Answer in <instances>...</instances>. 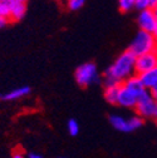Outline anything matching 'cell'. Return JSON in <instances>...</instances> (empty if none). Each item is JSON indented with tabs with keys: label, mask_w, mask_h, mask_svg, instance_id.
I'll return each mask as SVG.
<instances>
[{
	"label": "cell",
	"mask_w": 157,
	"mask_h": 158,
	"mask_svg": "<svg viewBox=\"0 0 157 158\" xmlns=\"http://www.w3.org/2000/svg\"><path fill=\"white\" fill-rule=\"evenodd\" d=\"M137 103H138V97H137L132 90H129L127 87H125L123 84L120 88V93H118V101H117V106L123 107V108H128V109H134Z\"/></svg>",
	"instance_id": "cell-8"
},
{
	"label": "cell",
	"mask_w": 157,
	"mask_h": 158,
	"mask_svg": "<svg viewBox=\"0 0 157 158\" xmlns=\"http://www.w3.org/2000/svg\"><path fill=\"white\" fill-rule=\"evenodd\" d=\"M30 93V88L29 87H20V88H16L13 89L10 92H6L4 94L0 95V99L5 101V102H10V101H16V99H20V98L28 95Z\"/></svg>",
	"instance_id": "cell-9"
},
{
	"label": "cell",
	"mask_w": 157,
	"mask_h": 158,
	"mask_svg": "<svg viewBox=\"0 0 157 158\" xmlns=\"http://www.w3.org/2000/svg\"><path fill=\"white\" fill-rule=\"evenodd\" d=\"M27 13V4L14 0L11 4V14H10V22H19L25 16Z\"/></svg>",
	"instance_id": "cell-12"
},
{
	"label": "cell",
	"mask_w": 157,
	"mask_h": 158,
	"mask_svg": "<svg viewBox=\"0 0 157 158\" xmlns=\"http://www.w3.org/2000/svg\"><path fill=\"white\" fill-rule=\"evenodd\" d=\"M121 85H116V87H106L104 88V99L109 104H116L118 101V93H120Z\"/></svg>",
	"instance_id": "cell-13"
},
{
	"label": "cell",
	"mask_w": 157,
	"mask_h": 158,
	"mask_svg": "<svg viewBox=\"0 0 157 158\" xmlns=\"http://www.w3.org/2000/svg\"><path fill=\"white\" fill-rule=\"evenodd\" d=\"M138 11H142V10H147V9H151V5H150V0H136V6H134Z\"/></svg>",
	"instance_id": "cell-18"
},
{
	"label": "cell",
	"mask_w": 157,
	"mask_h": 158,
	"mask_svg": "<svg viewBox=\"0 0 157 158\" xmlns=\"http://www.w3.org/2000/svg\"><path fill=\"white\" fill-rule=\"evenodd\" d=\"M156 123H157V121H156Z\"/></svg>",
	"instance_id": "cell-30"
},
{
	"label": "cell",
	"mask_w": 157,
	"mask_h": 158,
	"mask_svg": "<svg viewBox=\"0 0 157 158\" xmlns=\"http://www.w3.org/2000/svg\"><path fill=\"white\" fill-rule=\"evenodd\" d=\"M123 85L125 87H127L129 90H132L137 97H141L147 89L143 87V84L141 83V81H140V78H138V75H133L132 78H129V79H127V81L123 83Z\"/></svg>",
	"instance_id": "cell-11"
},
{
	"label": "cell",
	"mask_w": 157,
	"mask_h": 158,
	"mask_svg": "<svg viewBox=\"0 0 157 158\" xmlns=\"http://www.w3.org/2000/svg\"><path fill=\"white\" fill-rule=\"evenodd\" d=\"M86 3V0H67V9L70 11H75V10H79Z\"/></svg>",
	"instance_id": "cell-16"
},
{
	"label": "cell",
	"mask_w": 157,
	"mask_h": 158,
	"mask_svg": "<svg viewBox=\"0 0 157 158\" xmlns=\"http://www.w3.org/2000/svg\"><path fill=\"white\" fill-rule=\"evenodd\" d=\"M58 158H64V157H58Z\"/></svg>",
	"instance_id": "cell-29"
},
{
	"label": "cell",
	"mask_w": 157,
	"mask_h": 158,
	"mask_svg": "<svg viewBox=\"0 0 157 158\" xmlns=\"http://www.w3.org/2000/svg\"><path fill=\"white\" fill-rule=\"evenodd\" d=\"M157 101L152 97L150 90H146L140 98L134 110L136 115H138L143 119H153L155 118V109H156Z\"/></svg>",
	"instance_id": "cell-5"
},
{
	"label": "cell",
	"mask_w": 157,
	"mask_h": 158,
	"mask_svg": "<svg viewBox=\"0 0 157 158\" xmlns=\"http://www.w3.org/2000/svg\"><path fill=\"white\" fill-rule=\"evenodd\" d=\"M54 2H57V3H62L63 0H54Z\"/></svg>",
	"instance_id": "cell-28"
},
{
	"label": "cell",
	"mask_w": 157,
	"mask_h": 158,
	"mask_svg": "<svg viewBox=\"0 0 157 158\" xmlns=\"http://www.w3.org/2000/svg\"><path fill=\"white\" fill-rule=\"evenodd\" d=\"M153 36H155V40H156V44H157V29H156V31L153 33Z\"/></svg>",
	"instance_id": "cell-25"
},
{
	"label": "cell",
	"mask_w": 157,
	"mask_h": 158,
	"mask_svg": "<svg viewBox=\"0 0 157 158\" xmlns=\"http://www.w3.org/2000/svg\"><path fill=\"white\" fill-rule=\"evenodd\" d=\"M118 6L122 13H127L136 6V0H118Z\"/></svg>",
	"instance_id": "cell-15"
},
{
	"label": "cell",
	"mask_w": 157,
	"mask_h": 158,
	"mask_svg": "<svg viewBox=\"0 0 157 158\" xmlns=\"http://www.w3.org/2000/svg\"><path fill=\"white\" fill-rule=\"evenodd\" d=\"M67 129L72 137H75L78 133H79V124H78V122L75 119H69L67 123Z\"/></svg>",
	"instance_id": "cell-17"
},
{
	"label": "cell",
	"mask_w": 157,
	"mask_h": 158,
	"mask_svg": "<svg viewBox=\"0 0 157 158\" xmlns=\"http://www.w3.org/2000/svg\"><path fill=\"white\" fill-rule=\"evenodd\" d=\"M137 24L140 27V30L153 34L157 29V19L153 9L140 11L138 15H137Z\"/></svg>",
	"instance_id": "cell-6"
},
{
	"label": "cell",
	"mask_w": 157,
	"mask_h": 158,
	"mask_svg": "<svg viewBox=\"0 0 157 158\" xmlns=\"http://www.w3.org/2000/svg\"><path fill=\"white\" fill-rule=\"evenodd\" d=\"M153 68H157V50L140 56H136V74H142Z\"/></svg>",
	"instance_id": "cell-7"
},
{
	"label": "cell",
	"mask_w": 157,
	"mask_h": 158,
	"mask_svg": "<svg viewBox=\"0 0 157 158\" xmlns=\"http://www.w3.org/2000/svg\"><path fill=\"white\" fill-rule=\"evenodd\" d=\"M128 50L134 56H140V55H143V54H147L151 52H156L157 44H156L153 34L140 30L133 38V40L131 42Z\"/></svg>",
	"instance_id": "cell-2"
},
{
	"label": "cell",
	"mask_w": 157,
	"mask_h": 158,
	"mask_svg": "<svg viewBox=\"0 0 157 158\" xmlns=\"http://www.w3.org/2000/svg\"><path fill=\"white\" fill-rule=\"evenodd\" d=\"M74 77H75V82L81 87H88L93 83L101 82V77L100 73H98L97 65L92 62L84 63L78 67L74 72Z\"/></svg>",
	"instance_id": "cell-3"
},
{
	"label": "cell",
	"mask_w": 157,
	"mask_h": 158,
	"mask_svg": "<svg viewBox=\"0 0 157 158\" xmlns=\"http://www.w3.org/2000/svg\"><path fill=\"white\" fill-rule=\"evenodd\" d=\"M28 158H43V156L40 153H36V152H30L28 154Z\"/></svg>",
	"instance_id": "cell-20"
},
{
	"label": "cell",
	"mask_w": 157,
	"mask_h": 158,
	"mask_svg": "<svg viewBox=\"0 0 157 158\" xmlns=\"http://www.w3.org/2000/svg\"><path fill=\"white\" fill-rule=\"evenodd\" d=\"M16 2H20V3H25V4H27L28 0H16Z\"/></svg>",
	"instance_id": "cell-27"
},
{
	"label": "cell",
	"mask_w": 157,
	"mask_h": 158,
	"mask_svg": "<svg viewBox=\"0 0 157 158\" xmlns=\"http://www.w3.org/2000/svg\"><path fill=\"white\" fill-rule=\"evenodd\" d=\"M133 75H136V56L127 49L107 68L103 75V83L104 87L122 85Z\"/></svg>",
	"instance_id": "cell-1"
},
{
	"label": "cell",
	"mask_w": 157,
	"mask_h": 158,
	"mask_svg": "<svg viewBox=\"0 0 157 158\" xmlns=\"http://www.w3.org/2000/svg\"><path fill=\"white\" fill-rule=\"evenodd\" d=\"M153 11H155V15H156V19H157V6L153 9Z\"/></svg>",
	"instance_id": "cell-26"
},
{
	"label": "cell",
	"mask_w": 157,
	"mask_h": 158,
	"mask_svg": "<svg viewBox=\"0 0 157 158\" xmlns=\"http://www.w3.org/2000/svg\"><path fill=\"white\" fill-rule=\"evenodd\" d=\"M11 158H25V157H24V154L20 153V152H15V153H13Z\"/></svg>",
	"instance_id": "cell-22"
},
{
	"label": "cell",
	"mask_w": 157,
	"mask_h": 158,
	"mask_svg": "<svg viewBox=\"0 0 157 158\" xmlns=\"http://www.w3.org/2000/svg\"><path fill=\"white\" fill-rule=\"evenodd\" d=\"M150 92H151L152 97H153V98H155V99L157 101V84H156V85H155V87H153V88H152V89H151Z\"/></svg>",
	"instance_id": "cell-21"
},
{
	"label": "cell",
	"mask_w": 157,
	"mask_h": 158,
	"mask_svg": "<svg viewBox=\"0 0 157 158\" xmlns=\"http://www.w3.org/2000/svg\"><path fill=\"white\" fill-rule=\"evenodd\" d=\"M155 121H157V104H156V109H155V118H153Z\"/></svg>",
	"instance_id": "cell-24"
},
{
	"label": "cell",
	"mask_w": 157,
	"mask_h": 158,
	"mask_svg": "<svg viewBox=\"0 0 157 158\" xmlns=\"http://www.w3.org/2000/svg\"><path fill=\"white\" fill-rule=\"evenodd\" d=\"M109 122H111V126L118 132L131 133L143 126V118H141L138 115H133L131 118H125L118 114H112L109 117Z\"/></svg>",
	"instance_id": "cell-4"
},
{
	"label": "cell",
	"mask_w": 157,
	"mask_h": 158,
	"mask_svg": "<svg viewBox=\"0 0 157 158\" xmlns=\"http://www.w3.org/2000/svg\"><path fill=\"white\" fill-rule=\"evenodd\" d=\"M150 5H151V9H155L157 6V0H150Z\"/></svg>",
	"instance_id": "cell-23"
},
{
	"label": "cell",
	"mask_w": 157,
	"mask_h": 158,
	"mask_svg": "<svg viewBox=\"0 0 157 158\" xmlns=\"http://www.w3.org/2000/svg\"><path fill=\"white\" fill-rule=\"evenodd\" d=\"M10 20H9V19H6V18H3V16H0V29H2V28H4L8 23H9Z\"/></svg>",
	"instance_id": "cell-19"
},
{
	"label": "cell",
	"mask_w": 157,
	"mask_h": 158,
	"mask_svg": "<svg viewBox=\"0 0 157 158\" xmlns=\"http://www.w3.org/2000/svg\"><path fill=\"white\" fill-rule=\"evenodd\" d=\"M138 78L143 87L147 90H151L157 84V68H153L148 72H145L142 74H138Z\"/></svg>",
	"instance_id": "cell-10"
},
{
	"label": "cell",
	"mask_w": 157,
	"mask_h": 158,
	"mask_svg": "<svg viewBox=\"0 0 157 158\" xmlns=\"http://www.w3.org/2000/svg\"><path fill=\"white\" fill-rule=\"evenodd\" d=\"M14 0H0V16L6 18L10 20L11 14V4Z\"/></svg>",
	"instance_id": "cell-14"
}]
</instances>
